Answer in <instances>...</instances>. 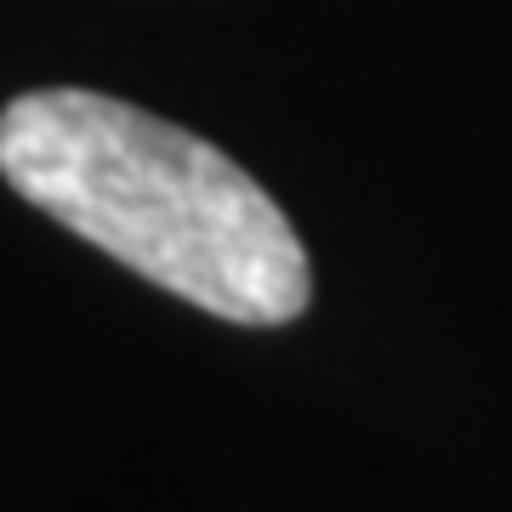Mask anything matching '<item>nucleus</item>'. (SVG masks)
Wrapping results in <instances>:
<instances>
[{
    "instance_id": "obj_1",
    "label": "nucleus",
    "mask_w": 512,
    "mask_h": 512,
    "mask_svg": "<svg viewBox=\"0 0 512 512\" xmlns=\"http://www.w3.org/2000/svg\"><path fill=\"white\" fill-rule=\"evenodd\" d=\"M0 177L97 251L234 325L308 308V251L274 194L205 137L80 86L0 109Z\"/></svg>"
}]
</instances>
